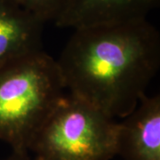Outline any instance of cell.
<instances>
[{
  "instance_id": "cell-8",
  "label": "cell",
  "mask_w": 160,
  "mask_h": 160,
  "mask_svg": "<svg viewBox=\"0 0 160 160\" xmlns=\"http://www.w3.org/2000/svg\"><path fill=\"white\" fill-rule=\"evenodd\" d=\"M6 160H36L34 158L29 157V153H17L12 152V155Z\"/></svg>"
},
{
  "instance_id": "cell-6",
  "label": "cell",
  "mask_w": 160,
  "mask_h": 160,
  "mask_svg": "<svg viewBox=\"0 0 160 160\" xmlns=\"http://www.w3.org/2000/svg\"><path fill=\"white\" fill-rule=\"evenodd\" d=\"M45 22L9 0H0V66L43 49Z\"/></svg>"
},
{
  "instance_id": "cell-3",
  "label": "cell",
  "mask_w": 160,
  "mask_h": 160,
  "mask_svg": "<svg viewBox=\"0 0 160 160\" xmlns=\"http://www.w3.org/2000/svg\"><path fill=\"white\" fill-rule=\"evenodd\" d=\"M118 121L65 93L30 145L36 160H111L117 156Z\"/></svg>"
},
{
  "instance_id": "cell-2",
  "label": "cell",
  "mask_w": 160,
  "mask_h": 160,
  "mask_svg": "<svg viewBox=\"0 0 160 160\" xmlns=\"http://www.w3.org/2000/svg\"><path fill=\"white\" fill-rule=\"evenodd\" d=\"M65 92L57 61L43 49L0 66V141L12 152L29 153Z\"/></svg>"
},
{
  "instance_id": "cell-7",
  "label": "cell",
  "mask_w": 160,
  "mask_h": 160,
  "mask_svg": "<svg viewBox=\"0 0 160 160\" xmlns=\"http://www.w3.org/2000/svg\"><path fill=\"white\" fill-rule=\"evenodd\" d=\"M42 22H53L62 10L66 0H9Z\"/></svg>"
},
{
  "instance_id": "cell-4",
  "label": "cell",
  "mask_w": 160,
  "mask_h": 160,
  "mask_svg": "<svg viewBox=\"0 0 160 160\" xmlns=\"http://www.w3.org/2000/svg\"><path fill=\"white\" fill-rule=\"evenodd\" d=\"M120 120L117 156L123 160H160V94H145Z\"/></svg>"
},
{
  "instance_id": "cell-1",
  "label": "cell",
  "mask_w": 160,
  "mask_h": 160,
  "mask_svg": "<svg viewBox=\"0 0 160 160\" xmlns=\"http://www.w3.org/2000/svg\"><path fill=\"white\" fill-rule=\"evenodd\" d=\"M56 61L66 91L122 119L159 70V31L147 19L74 29Z\"/></svg>"
},
{
  "instance_id": "cell-5",
  "label": "cell",
  "mask_w": 160,
  "mask_h": 160,
  "mask_svg": "<svg viewBox=\"0 0 160 160\" xmlns=\"http://www.w3.org/2000/svg\"><path fill=\"white\" fill-rule=\"evenodd\" d=\"M160 0H66L54 24L73 30L147 19Z\"/></svg>"
}]
</instances>
